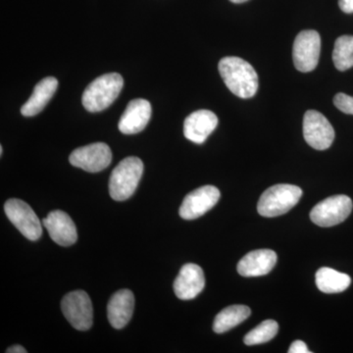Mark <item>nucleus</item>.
Returning a JSON list of instances; mask_svg holds the SVG:
<instances>
[{
  "instance_id": "nucleus-9",
  "label": "nucleus",
  "mask_w": 353,
  "mask_h": 353,
  "mask_svg": "<svg viewBox=\"0 0 353 353\" xmlns=\"http://www.w3.org/2000/svg\"><path fill=\"white\" fill-rule=\"evenodd\" d=\"M69 161L77 168L97 173L104 170L110 165L112 161V152L106 143H90L74 150L70 154Z\"/></svg>"
},
{
  "instance_id": "nucleus-15",
  "label": "nucleus",
  "mask_w": 353,
  "mask_h": 353,
  "mask_svg": "<svg viewBox=\"0 0 353 353\" xmlns=\"http://www.w3.org/2000/svg\"><path fill=\"white\" fill-rule=\"evenodd\" d=\"M152 105L150 101L137 99L130 101L126 110L121 116L120 132L125 134H134L145 130L152 117Z\"/></svg>"
},
{
  "instance_id": "nucleus-4",
  "label": "nucleus",
  "mask_w": 353,
  "mask_h": 353,
  "mask_svg": "<svg viewBox=\"0 0 353 353\" xmlns=\"http://www.w3.org/2000/svg\"><path fill=\"white\" fill-rule=\"evenodd\" d=\"M303 196V190L294 185L281 183L265 190L260 196L257 210L264 217H277L289 212Z\"/></svg>"
},
{
  "instance_id": "nucleus-17",
  "label": "nucleus",
  "mask_w": 353,
  "mask_h": 353,
  "mask_svg": "<svg viewBox=\"0 0 353 353\" xmlns=\"http://www.w3.org/2000/svg\"><path fill=\"white\" fill-rule=\"evenodd\" d=\"M134 308V296L130 290H121L111 296L108 305L109 323L114 329H122L131 320Z\"/></svg>"
},
{
  "instance_id": "nucleus-6",
  "label": "nucleus",
  "mask_w": 353,
  "mask_h": 353,
  "mask_svg": "<svg viewBox=\"0 0 353 353\" xmlns=\"http://www.w3.org/2000/svg\"><path fill=\"white\" fill-rule=\"evenodd\" d=\"M61 309L73 328L78 331H88L92 328L94 310L87 292L83 290L69 292L62 299Z\"/></svg>"
},
{
  "instance_id": "nucleus-11",
  "label": "nucleus",
  "mask_w": 353,
  "mask_h": 353,
  "mask_svg": "<svg viewBox=\"0 0 353 353\" xmlns=\"http://www.w3.org/2000/svg\"><path fill=\"white\" fill-rule=\"evenodd\" d=\"M219 199L220 190L217 188L214 185H204L192 190L185 197L179 213L183 219H197L214 208Z\"/></svg>"
},
{
  "instance_id": "nucleus-19",
  "label": "nucleus",
  "mask_w": 353,
  "mask_h": 353,
  "mask_svg": "<svg viewBox=\"0 0 353 353\" xmlns=\"http://www.w3.org/2000/svg\"><path fill=\"white\" fill-rule=\"evenodd\" d=\"M352 278L347 274L323 267L316 273V285L324 294H340L348 289Z\"/></svg>"
},
{
  "instance_id": "nucleus-26",
  "label": "nucleus",
  "mask_w": 353,
  "mask_h": 353,
  "mask_svg": "<svg viewBox=\"0 0 353 353\" xmlns=\"http://www.w3.org/2000/svg\"><path fill=\"white\" fill-rule=\"evenodd\" d=\"M6 353H27V350H25L22 345H13V347H9L6 350Z\"/></svg>"
},
{
  "instance_id": "nucleus-13",
  "label": "nucleus",
  "mask_w": 353,
  "mask_h": 353,
  "mask_svg": "<svg viewBox=\"0 0 353 353\" xmlns=\"http://www.w3.org/2000/svg\"><path fill=\"white\" fill-rule=\"evenodd\" d=\"M51 240L61 246H71L78 239L75 223L64 211H51L43 221Z\"/></svg>"
},
{
  "instance_id": "nucleus-23",
  "label": "nucleus",
  "mask_w": 353,
  "mask_h": 353,
  "mask_svg": "<svg viewBox=\"0 0 353 353\" xmlns=\"http://www.w3.org/2000/svg\"><path fill=\"white\" fill-rule=\"evenodd\" d=\"M336 108L345 114L353 115V97L345 94H338L334 97Z\"/></svg>"
},
{
  "instance_id": "nucleus-22",
  "label": "nucleus",
  "mask_w": 353,
  "mask_h": 353,
  "mask_svg": "<svg viewBox=\"0 0 353 353\" xmlns=\"http://www.w3.org/2000/svg\"><path fill=\"white\" fill-rule=\"evenodd\" d=\"M279 325L274 320H266L245 334L243 341L246 345H261L268 343L278 334Z\"/></svg>"
},
{
  "instance_id": "nucleus-16",
  "label": "nucleus",
  "mask_w": 353,
  "mask_h": 353,
  "mask_svg": "<svg viewBox=\"0 0 353 353\" xmlns=\"http://www.w3.org/2000/svg\"><path fill=\"white\" fill-rule=\"evenodd\" d=\"M277 263V254L271 250H259L248 253L238 264V272L245 278L260 277L270 273Z\"/></svg>"
},
{
  "instance_id": "nucleus-1",
  "label": "nucleus",
  "mask_w": 353,
  "mask_h": 353,
  "mask_svg": "<svg viewBox=\"0 0 353 353\" xmlns=\"http://www.w3.org/2000/svg\"><path fill=\"white\" fill-rule=\"evenodd\" d=\"M220 75L225 85L236 97L250 99L259 90V76L254 68L240 57H228L220 60Z\"/></svg>"
},
{
  "instance_id": "nucleus-25",
  "label": "nucleus",
  "mask_w": 353,
  "mask_h": 353,
  "mask_svg": "<svg viewBox=\"0 0 353 353\" xmlns=\"http://www.w3.org/2000/svg\"><path fill=\"white\" fill-rule=\"evenodd\" d=\"M339 6L343 12L353 13V0H339Z\"/></svg>"
},
{
  "instance_id": "nucleus-5",
  "label": "nucleus",
  "mask_w": 353,
  "mask_h": 353,
  "mask_svg": "<svg viewBox=\"0 0 353 353\" xmlns=\"http://www.w3.org/2000/svg\"><path fill=\"white\" fill-rule=\"evenodd\" d=\"M4 211L14 226L28 240L38 241L41 238L43 234L41 221L29 204L21 199H8L4 204Z\"/></svg>"
},
{
  "instance_id": "nucleus-18",
  "label": "nucleus",
  "mask_w": 353,
  "mask_h": 353,
  "mask_svg": "<svg viewBox=\"0 0 353 353\" xmlns=\"http://www.w3.org/2000/svg\"><path fill=\"white\" fill-rule=\"evenodd\" d=\"M58 88V81L54 77L44 78L34 88L29 101L21 108V113L26 117L38 115L52 99Z\"/></svg>"
},
{
  "instance_id": "nucleus-2",
  "label": "nucleus",
  "mask_w": 353,
  "mask_h": 353,
  "mask_svg": "<svg viewBox=\"0 0 353 353\" xmlns=\"http://www.w3.org/2000/svg\"><path fill=\"white\" fill-rule=\"evenodd\" d=\"M124 85L118 73L104 74L92 81L83 92L82 102L88 112H101L109 108L119 97Z\"/></svg>"
},
{
  "instance_id": "nucleus-3",
  "label": "nucleus",
  "mask_w": 353,
  "mask_h": 353,
  "mask_svg": "<svg viewBox=\"0 0 353 353\" xmlns=\"http://www.w3.org/2000/svg\"><path fill=\"white\" fill-rule=\"evenodd\" d=\"M143 173V163L138 157L125 158L112 171L109 180V194L114 201H127L138 188Z\"/></svg>"
},
{
  "instance_id": "nucleus-10",
  "label": "nucleus",
  "mask_w": 353,
  "mask_h": 353,
  "mask_svg": "<svg viewBox=\"0 0 353 353\" xmlns=\"http://www.w3.org/2000/svg\"><path fill=\"white\" fill-rule=\"evenodd\" d=\"M303 136L311 148L325 150L333 143L334 130L322 113L308 110L303 118Z\"/></svg>"
},
{
  "instance_id": "nucleus-27",
  "label": "nucleus",
  "mask_w": 353,
  "mask_h": 353,
  "mask_svg": "<svg viewBox=\"0 0 353 353\" xmlns=\"http://www.w3.org/2000/svg\"><path fill=\"white\" fill-rule=\"evenodd\" d=\"M233 3H243V2L248 1V0H230Z\"/></svg>"
},
{
  "instance_id": "nucleus-24",
  "label": "nucleus",
  "mask_w": 353,
  "mask_h": 353,
  "mask_svg": "<svg viewBox=\"0 0 353 353\" xmlns=\"http://www.w3.org/2000/svg\"><path fill=\"white\" fill-rule=\"evenodd\" d=\"M303 341H296L290 345L289 353H310Z\"/></svg>"
},
{
  "instance_id": "nucleus-20",
  "label": "nucleus",
  "mask_w": 353,
  "mask_h": 353,
  "mask_svg": "<svg viewBox=\"0 0 353 353\" xmlns=\"http://www.w3.org/2000/svg\"><path fill=\"white\" fill-rule=\"evenodd\" d=\"M250 313V308L245 305H232L224 308L215 317L213 331L217 334L226 333L248 319Z\"/></svg>"
},
{
  "instance_id": "nucleus-12",
  "label": "nucleus",
  "mask_w": 353,
  "mask_h": 353,
  "mask_svg": "<svg viewBox=\"0 0 353 353\" xmlns=\"http://www.w3.org/2000/svg\"><path fill=\"white\" fill-rule=\"evenodd\" d=\"M205 285L203 271L199 265H183L174 282L176 296L182 301H190L199 296Z\"/></svg>"
},
{
  "instance_id": "nucleus-7",
  "label": "nucleus",
  "mask_w": 353,
  "mask_h": 353,
  "mask_svg": "<svg viewBox=\"0 0 353 353\" xmlns=\"http://www.w3.org/2000/svg\"><path fill=\"white\" fill-rule=\"evenodd\" d=\"M352 201L339 194L324 199L311 210L310 219L320 227H333L341 224L352 213Z\"/></svg>"
},
{
  "instance_id": "nucleus-14",
  "label": "nucleus",
  "mask_w": 353,
  "mask_h": 353,
  "mask_svg": "<svg viewBox=\"0 0 353 353\" xmlns=\"http://www.w3.org/2000/svg\"><path fill=\"white\" fill-rule=\"evenodd\" d=\"M218 125V117L212 111L197 110L185 118L183 134L192 143L201 145L212 134Z\"/></svg>"
},
{
  "instance_id": "nucleus-8",
  "label": "nucleus",
  "mask_w": 353,
  "mask_h": 353,
  "mask_svg": "<svg viewBox=\"0 0 353 353\" xmlns=\"http://www.w3.org/2000/svg\"><path fill=\"white\" fill-rule=\"evenodd\" d=\"M321 38L313 30L303 31L297 34L292 48L294 67L303 73L313 71L319 62Z\"/></svg>"
},
{
  "instance_id": "nucleus-21",
  "label": "nucleus",
  "mask_w": 353,
  "mask_h": 353,
  "mask_svg": "<svg viewBox=\"0 0 353 353\" xmlns=\"http://www.w3.org/2000/svg\"><path fill=\"white\" fill-rule=\"evenodd\" d=\"M333 61L339 71L353 67V36H341L334 43Z\"/></svg>"
},
{
  "instance_id": "nucleus-28",
  "label": "nucleus",
  "mask_w": 353,
  "mask_h": 353,
  "mask_svg": "<svg viewBox=\"0 0 353 353\" xmlns=\"http://www.w3.org/2000/svg\"><path fill=\"white\" fill-rule=\"evenodd\" d=\"M2 153H3V148H2V146H0V155H2Z\"/></svg>"
}]
</instances>
